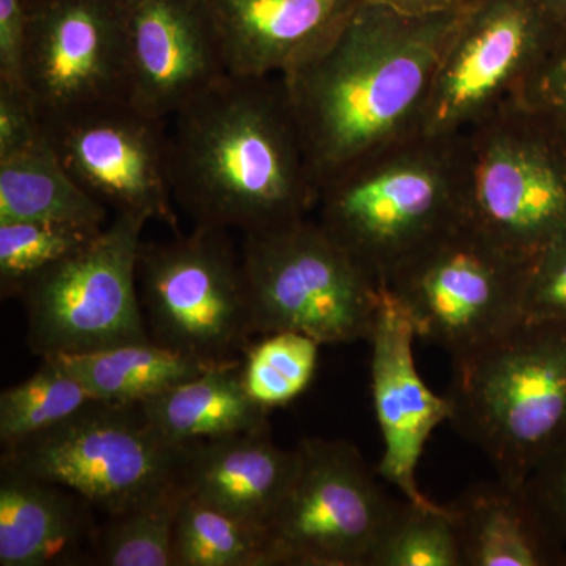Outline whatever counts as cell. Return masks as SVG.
Masks as SVG:
<instances>
[{"label": "cell", "mask_w": 566, "mask_h": 566, "mask_svg": "<svg viewBox=\"0 0 566 566\" xmlns=\"http://www.w3.org/2000/svg\"><path fill=\"white\" fill-rule=\"evenodd\" d=\"M48 359L84 385L95 400L109 403H144L222 364L197 359L155 342Z\"/></svg>", "instance_id": "7402d4cb"}, {"label": "cell", "mask_w": 566, "mask_h": 566, "mask_svg": "<svg viewBox=\"0 0 566 566\" xmlns=\"http://www.w3.org/2000/svg\"><path fill=\"white\" fill-rule=\"evenodd\" d=\"M104 227L51 221H0V293L20 297L22 290L85 245Z\"/></svg>", "instance_id": "83f0119b"}, {"label": "cell", "mask_w": 566, "mask_h": 566, "mask_svg": "<svg viewBox=\"0 0 566 566\" xmlns=\"http://www.w3.org/2000/svg\"><path fill=\"white\" fill-rule=\"evenodd\" d=\"M415 327L382 286L371 329V397L381 430L382 452L376 472L406 501L433 505L417 483V465L436 428L450 422L452 405L424 385L416 367Z\"/></svg>", "instance_id": "2e32d148"}, {"label": "cell", "mask_w": 566, "mask_h": 566, "mask_svg": "<svg viewBox=\"0 0 566 566\" xmlns=\"http://www.w3.org/2000/svg\"><path fill=\"white\" fill-rule=\"evenodd\" d=\"M147 222L142 216L115 214L91 244L22 290L28 344L35 356L43 360L153 342L137 292Z\"/></svg>", "instance_id": "30bf717a"}, {"label": "cell", "mask_w": 566, "mask_h": 566, "mask_svg": "<svg viewBox=\"0 0 566 566\" xmlns=\"http://www.w3.org/2000/svg\"><path fill=\"white\" fill-rule=\"evenodd\" d=\"M44 137L43 122L24 88L0 82V159L29 150Z\"/></svg>", "instance_id": "4dcf8cb0"}, {"label": "cell", "mask_w": 566, "mask_h": 566, "mask_svg": "<svg viewBox=\"0 0 566 566\" xmlns=\"http://www.w3.org/2000/svg\"><path fill=\"white\" fill-rule=\"evenodd\" d=\"M22 88L43 126L129 103L123 0H24Z\"/></svg>", "instance_id": "4fadbf2b"}, {"label": "cell", "mask_w": 566, "mask_h": 566, "mask_svg": "<svg viewBox=\"0 0 566 566\" xmlns=\"http://www.w3.org/2000/svg\"><path fill=\"white\" fill-rule=\"evenodd\" d=\"M526 102L545 111L566 129V48L547 63Z\"/></svg>", "instance_id": "836d02e7"}, {"label": "cell", "mask_w": 566, "mask_h": 566, "mask_svg": "<svg viewBox=\"0 0 566 566\" xmlns=\"http://www.w3.org/2000/svg\"><path fill=\"white\" fill-rule=\"evenodd\" d=\"M524 485L536 509L566 547V442L536 465Z\"/></svg>", "instance_id": "1f68e13d"}, {"label": "cell", "mask_w": 566, "mask_h": 566, "mask_svg": "<svg viewBox=\"0 0 566 566\" xmlns=\"http://www.w3.org/2000/svg\"><path fill=\"white\" fill-rule=\"evenodd\" d=\"M464 218L532 262L566 237V129L534 104L494 112L458 134Z\"/></svg>", "instance_id": "5b68a950"}, {"label": "cell", "mask_w": 566, "mask_h": 566, "mask_svg": "<svg viewBox=\"0 0 566 566\" xmlns=\"http://www.w3.org/2000/svg\"><path fill=\"white\" fill-rule=\"evenodd\" d=\"M252 335L292 331L322 345L368 340L382 286L311 216L244 234Z\"/></svg>", "instance_id": "8992f818"}, {"label": "cell", "mask_w": 566, "mask_h": 566, "mask_svg": "<svg viewBox=\"0 0 566 566\" xmlns=\"http://www.w3.org/2000/svg\"><path fill=\"white\" fill-rule=\"evenodd\" d=\"M268 527L273 566H368L400 509L348 441L304 438Z\"/></svg>", "instance_id": "7c38bea8"}, {"label": "cell", "mask_w": 566, "mask_h": 566, "mask_svg": "<svg viewBox=\"0 0 566 566\" xmlns=\"http://www.w3.org/2000/svg\"><path fill=\"white\" fill-rule=\"evenodd\" d=\"M403 13L427 14L436 11L460 9L468 0H374Z\"/></svg>", "instance_id": "e575fe53"}, {"label": "cell", "mask_w": 566, "mask_h": 566, "mask_svg": "<svg viewBox=\"0 0 566 566\" xmlns=\"http://www.w3.org/2000/svg\"><path fill=\"white\" fill-rule=\"evenodd\" d=\"M93 510L69 488L0 464V565H91Z\"/></svg>", "instance_id": "d6986e66"}, {"label": "cell", "mask_w": 566, "mask_h": 566, "mask_svg": "<svg viewBox=\"0 0 566 566\" xmlns=\"http://www.w3.org/2000/svg\"><path fill=\"white\" fill-rule=\"evenodd\" d=\"M185 499V486L177 483L136 509L107 516L93 535L91 565L175 566V526Z\"/></svg>", "instance_id": "cb8c5ba5"}, {"label": "cell", "mask_w": 566, "mask_h": 566, "mask_svg": "<svg viewBox=\"0 0 566 566\" xmlns=\"http://www.w3.org/2000/svg\"><path fill=\"white\" fill-rule=\"evenodd\" d=\"M95 400L76 378L54 360L43 359L39 370L0 394L2 449L50 430Z\"/></svg>", "instance_id": "4316f807"}, {"label": "cell", "mask_w": 566, "mask_h": 566, "mask_svg": "<svg viewBox=\"0 0 566 566\" xmlns=\"http://www.w3.org/2000/svg\"><path fill=\"white\" fill-rule=\"evenodd\" d=\"M174 200L196 226L244 234L314 214L318 185L281 76L227 73L174 115Z\"/></svg>", "instance_id": "7a4b0ae2"}, {"label": "cell", "mask_w": 566, "mask_h": 566, "mask_svg": "<svg viewBox=\"0 0 566 566\" xmlns=\"http://www.w3.org/2000/svg\"><path fill=\"white\" fill-rule=\"evenodd\" d=\"M368 566H464L447 506L401 502Z\"/></svg>", "instance_id": "f1b7e54d"}, {"label": "cell", "mask_w": 566, "mask_h": 566, "mask_svg": "<svg viewBox=\"0 0 566 566\" xmlns=\"http://www.w3.org/2000/svg\"><path fill=\"white\" fill-rule=\"evenodd\" d=\"M227 71L283 76L331 40L364 0H203Z\"/></svg>", "instance_id": "e0dca14e"}, {"label": "cell", "mask_w": 566, "mask_h": 566, "mask_svg": "<svg viewBox=\"0 0 566 566\" xmlns=\"http://www.w3.org/2000/svg\"><path fill=\"white\" fill-rule=\"evenodd\" d=\"M175 566H273L268 532L186 494L174 536Z\"/></svg>", "instance_id": "d4e9b609"}, {"label": "cell", "mask_w": 566, "mask_h": 566, "mask_svg": "<svg viewBox=\"0 0 566 566\" xmlns=\"http://www.w3.org/2000/svg\"><path fill=\"white\" fill-rule=\"evenodd\" d=\"M319 346L315 338L292 331L251 342L241 357L245 392L266 411L292 403L314 381Z\"/></svg>", "instance_id": "484cf974"}, {"label": "cell", "mask_w": 566, "mask_h": 566, "mask_svg": "<svg viewBox=\"0 0 566 566\" xmlns=\"http://www.w3.org/2000/svg\"><path fill=\"white\" fill-rule=\"evenodd\" d=\"M140 405L164 438L177 446L271 428L270 411L245 392L241 359L214 365Z\"/></svg>", "instance_id": "44dd1931"}, {"label": "cell", "mask_w": 566, "mask_h": 566, "mask_svg": "<svg viewBox=\"0 0 566 566\" xmlns=\"http://www.w3.org/2000/svg\"><path fill=\"white\" fill-rule=\"evenodd\" d=\"M188 446L164 438L140 403L93 400L50 430L2 449L0 464L57 483L120 515L181 483Z\"/></svg>", "instance_id": "ba28073f"}, {"label": "cell", "mask_w": 566, "mask_h": 566, "mask_svg": "<svg viewBox=\"0 0 566 566\" xmlns=\"http://www.w3.org/2000/svg\"><path fill=\"white\" fill-rule=\"evenodd\" d=\"M528 266L463 218L381 286L403 308L417 338L453 359L523 323Z\"/></svg>", "instance_id": "9c48e42d"}, {"label": "cell", "mask_w": 566, "mask_h": 566, "mask_svg": "<svg viewBox=\"0 0 566 566\" xmlns=\"http://www.w3.org/2000/svg\"><path fill=\"white\" fill-rule=\"evenodd\" d=\"M316 221L379 285L409 256L464 218L458 136L416 133L319 185Z\"/></svg>", "instance_id": "3957f363"}, {"label": "cell", "mask_w": 566, "mask_h": 566, "mask_svg": "<svg viewBox=\"0 0 566 566\" xmlns=\"http://www.w3.org/2000/svg\"><path fill=\"white\" fill-rule=\"evenodd\" d=\"M137 283L151 340L208 363H230L252 342L241 251L227 230L196 226L167 243L142 241Z\"/></svg>", "instance_id": "8fae6325"}, {"label": "cell", "mask_w": 566, "mask_h": 566, "mask_svg": "<svg viewBox=\"0 0 566 566\" xmlns=\"http://www.w3.org/2000/svg\"><path fill=\"white\" fill-rule=\"evenodd\" d=\"M107 211L71 177L48 136L0 159V221L106 227Z\"/></svg>", "instance_id": "603a6c76"}, {"label": "cell", "mask_w": 566, "mask_h": 566, "mask_svg": "<svg viewBox=\"0 0 566 566\" xmlns=\"http://www.w3.org/2000/svg\"><path fill=\"white\" fill-rule=\"evenodd\" d=\"M450 423L493 464L524 485L566 442V327L520 323L452 359Z\"/></svg>", "instance_id": "277c9868"}, {"label": "cell", "mask_w": 566, "mask_h": 566, "mask_svg": "<svg viewBox=\"0 0 566 566\" xmlns=\"http://www.w3.org/2000/svg\"><path fill=\"white\" fill-rule=\"evenodd\" d=\"M523 322L566 327V237L532 260Z\"/></svg>", "instance_id": "f546056e"}, {"label": "cell", "mask_w": 566, "mask_h": 566, "mask_svg": "<svg viewBox=\"0 0 566 566\" xmlns=\"http://www.w3.org/2000/svg\"><path fill=\"white\" fill-rule=\"evenodd\" d=\"M28 43L24 0H0V82L21 85Z\"/></svg>", "instance_id": "d6a6232c"}, {"label": "cell", "mask_w": 566, "mask_h": 566, "mask_svg": "<svg viewBox=\"0 0 566 566\" xmlns=\"http://www.w3.org/2000/svg\"><path fill=\"white\" fill-rule=\"evenodd\" d=\"M461 7L411 14L364 0L327 43L281 76L318 191L368 153L420 133Z\"/></svg>", "instance_id": "6da1fadb"}, {"label": "cell", "mask_w": 566, "mask_h": 566, "mask_svg": "<svg viewBox=\"0 0 566 566\" xmlns=\"http://www.w3.org/2000/svg\"><path fill=\"white\" fill-rule=\"evenodd\" d=\"M297 449L275 446L270 430L188 446L181 483L188 497L268 532L296 474Z\"/></svg>", "instance_id": "ac0fdd59"}, {"label": "cell", "mask_w": 566, "mask_h": 566, "mask_svg": "<svg viewBox=\"0 0 566 566\" xmlns=\"http://www.w3.org/2000/svg\"><path fill=\"white\" fill-rule=\"evenodd\" d=\"M549 9L556 14L558 24L562 25L566 35V0H546Z\"/></svg>", "instance_id": "d590c367"}, {"label": "cell", "mask_w": 566, "mask_h": 566, "mask_svg": "<svg viewBox=\"0 0 566 566\" xmlns=\"http://www.w3.org/2000/svg\"><path fill=\"white\" fill-rule=\"evenodd\" d=\"M123 3L134 109L167 120L229 73L203 0Z\"/></svg>", "instance_id": "9a60e30c"}, {"label": "cell", "mask_w": 566, "mask_h": 566, "mask_svg": "<svg viewBox=\"0 0 566 566\" xmlns=\"http://www.w3.org/2000/svg\"><path fill=\"white\" fill-rule=\"evenodd\" d=\"M44 133L71 177L96 202L115 214L142 216L180 233L166 120L122 103L52 123Z\"/></svg>", "instance_id": "5bb4252c"}, {"label": "cell", "mask_w": 566, "mask_h": 566, "mask_svg": "<svg viewBox=\"0 0 566 566\" xmlns=\"http://www.w3.org/2000/svg\"><path fill=\"white\" fill-rule=\"evenodd\" d=\"M566 35L546 0H468L446 41L420 133L452 137L526 102Z\"/></svg>", "instance_id": "52a82bcc"}, {"label": "cell", "mask_w": 566, "mask_h": 566, "mask_svg": "<svg viewBox=\"0 0 566 566\" xmlns=\"http://www.w3.org/2000/svg\"><path fill=\"white\" fill-rule=\"evenodd\" d=\"M446 506L464 566H566V547L526 485L474 483Z\"/></svg>", "instance_id": "ffe728a7"}]
</instances>
